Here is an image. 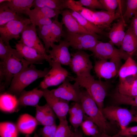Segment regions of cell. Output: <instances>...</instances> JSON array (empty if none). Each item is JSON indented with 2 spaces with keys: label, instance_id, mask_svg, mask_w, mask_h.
Listing matches in <instances>:
<instances>
[{
  "label": "cell",
  "instance_id": "1",
  "mask_svg": "<svg viewBox=\"0 0 137 137\" xmlns=\"http://www.w3.org/2000/svg\"><path fill=\"white\" fill-rule=\"evenodd\" d=\"M82 89L81 88L80 103L84 113V120L89 119L92 121L98 126L101 133L109 135L117 134L118 131L114 126V125L106 118L89 93Z\"/></svg>",
  "mask_w": 137,
  "mask_h": 137
},
{
  "label": "cell",
  "instance_id": "2",
  "mask_svg": "<svg viewBox=\"0 0 137 137\" xmlns=\"http://www.w3.org/2000/svg\"><path fill=\"white\" fill-rule=\"evenodd\" d=\"M71 56L69 65L76 77L69 76V79L77 82L81 86L94 79L91 74L93 66L90 55L82 50H78Z\"/></svg>",
  "mask_w": 137,
  "mask_h": 137
},
{
  "label": "cell",
  "instance_id": "3",
  "mask_svg": "<svg viewBox=\"0 0 137 137\" xmlns=\"http://www.w3.org/2000/svg\"><path fill=\"white\" fill-rule=\"evenodd\" d=\"M49 70L46 68L43 70H38L33 64L26 67L13 77L8 89V92L19 96L25 88L37 79L44 78Z\"/></svg>",
  "mask_w": 137,
  "mask_h": 137
},
{
  "label": "cell",
  "instance_id": "4",
  "mask_svg": "<svg viewBox=\"0 0 137 137\" xmlns=\"http://www.w3.org/2000/svg\"><path fill=\"white\" fill-rule=\"evenodd\" d=\"M23 58L12 56L0 63V90L10 85L14 76L24 68L30 65Z\"/></svg>",
  "mask_w": 137,
  "mask_h": 137
},
{
  "label": "cell",
  "instance_id": "5",
  "mask_svg": "<svg viewBox=\"0 0 137 137\" xmlns=\"http://www.w3.org/2000/svg\"><path fill=\"white\" fill-rule=\"evenodd\" d=\"M91 51L99 60L110 59L119 65L122 59L126 60L130 56L120 48H115L110 42L105 43L99 41Z\"/></svg>",
  "mask_w": 137,
  "mask_h": 137
},
{
  "label": "cell",
  "instance_id": "6",
  "mask_svg": "<svg viewBox=\"0 0 137 137\" xmlns=\"http://www.w3.org/2000/svg\"><path fill=\"white\" fill-rule=\"evenodd\" d=\"M101 111L108 121L113 124L118 125L120 130L127 127L133 122L134 116L130 110L115 106L104 107Z\"/></svg>",
  "mask_w": 137,
  "mask_h": 137
},
{
  "label": "cell",
  "instance_id": "7",
  "mask_svg": "<svg viewBox=\"0 0 137 137\" xmlns=\"http://www.w3.org/2000/svg\"><path fill=\"white\" fill-rule=\"evenodd\" d=\"M17 42L35 49L39 53L45 56L50 65L51 60L38 35L36 26L31 24L27 26L21 33L20 40Z\"/></svg>",
  "mask_w": 137,
  "mask_h": 137
},
{
  "label": "cell",
  "instance_id": "8",
  "mask_svg": "<svg viewBox=\"0 0 137 137\" xmlns=\"http://www.w3.org/2000/svg\"><path fill=\"white\" fill-rule=\"evenodd\" d=\"M64 40L70 46L78 50H88L91 51L99 41L97 35L85 33H72L67 32Z\"/></svg>",
  "mask_w": 137,
  "mask_h": 137
},
{
  "label": "cell",
  "instance_id": "9",
  "mask_svg": "<svg viewBox=\"0 0 137 137\" xmlns=\"http://www.w3.org/2000/svg\"><path fill=\"white\" fill-rule=\"evenodd\" d=\"M68 79L57 88L50 90V93L56 97L68 101L80 102L81 88L76 82L71 84Z\"/></svg>",
  "mask_w": 137,
  "mask_h": 137
},
{
  "label": "cell",
  "instance_id": "10",
  "mask_svg": "<svg viewBox=\"0 0 137 137\" xmlns=\"http://www.w3.org/2000/svg\"><path fill=\"white\" fill-rule=\"evenodd\" d=\"M51 68L40 83L41 89L57 85L63 83L69 77V73L59 62L51 60Z\"/></svg>",
  "mask_w": 137,
  "mask_h": 137
},
{
  "label": "cell",
  "instance_id": "11",
  "mask_svg": "<svg viewBox=\"0 0 137 137\" xmlns=\"http://www.w3.org/2000/svg\"><path fill=\"white\" fill-rule=\"evenodd\" d=\"M31 24L29 19L26 18L21 21H10L0 26V39L4 42H9L12 39L18 40L25 27Z\"/></svg>",
  "mask_w": 137,
  "mask_h": 137
},
{
  "label": "cell",
  "instance_id": "12",
  "mask_svg": "<svg viewBox=\"0 0 137 137\" xmlns=\"http://www.w3.org/2000/svg\"><path fill=\"white\" fill-rule=\"evenodd\" d=\"M47 104L53 111L59 120L66 119L70 108L69 101L56 97L47 89H41Z\"/></svg>",
  "mask_w": 137,
  "mask_h": 137
},
{
  "label": "cell",
  "instance_id": "13",
  "mask_svg": "<svg viewBox=\"0 0 137 137\" xmlns=\"http://www.w3.org/2000/svg\"><path fill=\"white\" fill-rule=\"evenodd\" d=\"M88 92L101 111L104 108V101L107 95V86L101 80L95 79L83 88Z\"/></svg>",
  "mask_w": 137,
  "mask_h": 137
},
{
  "label": "cell",
  "instance_id": "14",
  "mask_svg": "<svg viewBox=\"0 0 137 137\" xmlns=\"http://www.w3.org/2000/svg\"><path fill=\"white\" fill-rule=\"evenodd\" d=\"M68 43L65 40H61L59 44L56 45L54 43L51 47L52 49L47 52L51 60L58 62L61 65H69L71 59L68 47Z\"/></svg>",
  "mask_w": 137,
  "mask_h": 137
},
{
  "label": "cell",
  "instance_id": "15",
  "mask_svg": "<svg viewBox=\"0 0 137 137\" xmlns=\"http://www.w3.org/2000/svg\"><path fill=\"white\" fill-rule=\"evenodd\" d=\"M120 66L112 61L99 60L95 62L94 70L99 78L109 79L114 77L118 74Z\"/></svg>",
  "mask_w": 137,
  "mask_h": 137
},
{
  "label": "cell",
  "instance_id": "16",
  "mask_svg": "<svg viewBox=\"0 0 137 137\" xmlns=\"http://www.w3.org/2000/svg\"><path fill=\"white\" fill-rule=\"evenodd\" d=\"M15 47L23 58L30 64H41L44 60L48 61L45 56L39 53L35 49L22 43H15Z\"/></svg>",
  "mask_w": 137,
  "mask_h": 137
},
{
  "label": "cell",
  "instance_id": "17",
  "mask_svg": "<svg viewBox=\"0 0 137 137\" xmlns=\"http://www.w3.org/2000/svg\"><path fill=\"white\" fill-rule=\"evenodd\" d=\"M122 16L118 12L112 13L107 11H94L93 14L94 24L101 29L109 28L113 21Z\"/></svg>",
  "mask_w": 137,
  "mask_h": 137
},
{
  "label": "cell",
  "instance_id": "18",
  "mask_svg": "<svg viewBox=\"0 0 137 137\" xmlns=\"http://www.w3.org/2000/svg\"><path fill=\"white\" fill-rule=\"evenodd\" d=\"M61 14L62 16V21L66 28L67 32L72 33H82L97 35L88 31L83 27L73 16L70 10L64 9L62 11Z\"/></svg>",
  "mask_w": 137,
  "mask_h": 137
},
{
  "label": "cell",
  "instance_id": "19",
  "mask_svg": "<svg viewBox=\"0 0 137 137\" xmlns=\"http://www.w3.org/2000/svg\"><path fill=\"white\" fill-rule=\"evenodd\" d=\"M43 96V92L41 89L36 88L28 91L23 90L21 93L18 100L20 106L35 107L38 105L41 98Z\"/></svg>",
  "mask_w": 137,
  "mask_h": 137
},
{
  "label": "cell",
  "instance_id": "20",
  "mask_svg": "<svg viewBox=\"0 0 137 137\" xmlns=\"http://www.w3.org/2000/svg\"><path fill=\"white\" fill-rule=\"evenodd\" d=\"M123 16L112 25L108 36L110 39V42L118 47L121 46L125 33V27L126 25Z\"/></svg>",
  "mask_w": 137,
  "mask_h": 137
},
{
  "label": "cell",
  "instance_id": "21",
  "mask_svg": "<svg viewBox=\"0 0 137 137\" xmlns=\"http://www.w3.org/2000/svg\"><path fill=\"white\" fill-rule=\"evenodd\" d=\"M38 125L35 117L25 113L20 116L16 126L19 131L26 135H30L33 132Z\"/></svg>",
  "mask_w": 137,
  "mask_h": 137
},
{
  "label": "cell",
  "instance_id": "22",
  "mask_svg": "<svg viewBox=\"0 0 137 137\" xmlns=\"http://www.w3.org/2000/svg\"><path fill=\"white\" fill-rule=\"evenodd\" d=\"M119 81L116 90L119 94L133 98L137 96V77L131 76Z\"/></svg>",
  "mask_w": 137,
  "mask_h": 137
},
{
  "label": "cell",
  "instance_id": "23",
  "mask_svg": "<svg viewBox=\"0 0 137 137\" xmlns=\"http://www.w3.org/2000/svg\"><path fill=\"white\" fill-rule=\"evenodd\" d=\"M16 96L9 93L2 94L0 96V110L4 112L12 113L16 111L19 106Z\"/></svg>",
  "mask_w": 137,
  "mask_h": 137
},
{
  "label": "cell",
  "instance_id": "24",
  "mask_svg": "<svg viewBox=\"0 0 137 137\" xmlns=\"http://www.w3.org/2000/svg\"><path fill=\"white\" fill-rule=\"evenodd\" d=\"M68 113L70 115L69 122L74 131H77L84 120V113L81 103L75 102L70 108Z\"/></svg>",
  "mask_w": 137,
  "mask_h": 137
},
{
  "label": "cell",
  "instance_id": "25",
  "mask_svg": "<svg viewBox=\"0 0 137 137\" xmlns=\"http://www.w3.org/2000/svg\"><path fill=\"white\" fill-rule=\"evenodd\" d=\"M120 49L131 56L137 50V37L130 26L126 31Z\"/></svg>",
  "mask_w": 137,
  "mask_h": 137
},
{
  "label": "cell",
  "instance_id": "26",
  "mask_svg": "<svg viewBox=\"0 0 137 137\" xmlns=\"http://www.w3.org/2000/svg\"><path fill=\"white\" fill-rule=\"evenodd\" d=\"M118 74L119 81L131 76L137 77V64L132 56L128 57L120 67Z\"/></svg>",
  "mask_w": 137,
  "mask_h": 137
},
{
  "label": "cell",
  "instance_id": "27",
  "mask_svg": "<svg viewBox=\"0 0 137 137\" xmlns=\"http://www.w3.org/2000/svg\"><path fill=\"white\" fill-rule=\"evenodd\" d=\"M34 1V0H9L5 2L9 8L13 12L20 15H26V12L30 9Z\"/></svg>",
  "mask_w": 137,
  "mask_h": 137
},
{
  "label": "cell",
  "instance_id": "28",
  "mask_svg": "<svg viewBox=\"0 0 137 137\" xmlns=\"http://www.w3.org/2000/svg\"><path fill=\"white\" fill-rule=\"evenodd\" d=\"M26 18L10 10L5 2L0 4V26L12 20L21 21Z\"/></svg>",
  "mask_w": 137,
  "mask_h": 137
},
{
  "label": "cell",
  "instance_id": "29",
  "mask_svg": "<svg viewBox=\"0 0 137 137\" xmlns=\"http://www.w3.org/2000/svg\"><path fill=\"white\" fill-rule=\"evenodd\" d=\"M68 0H34L32 7H47L62 11L68 8Z\"/></svg>",
  "mask_w": 137,
  "mask_h": 137
},
{
  "label": "cell",
  "instance_id": "30",
  "mask_svg": "<svg viewBox=\"0 0 137 137\" xmlns=\"http://www.w3.org/2000/svg\"><path fill=\"white\" fill-rule=\"evenodd\" d=\"M70 11L80 25L88 31L96 34L108 35L102 29L84 18L79 13L71 10Z\"/></svg>",
  "mask_w": 137,
  "mask_h": 137
},
{
  "label": "cell",
  "instance_id": "31",
  "mask_svg": "<svg viewBox=\"0 0 137 137\" xmlns=\"http://www.w3.org/2000/svg\"><path fill=\"white\" fill-rule=\"evenodd\" d=\"M31 24L39 27L44 25H49L53 22L51 20L44 16L35 8L26 12Z\"/></svg>",
  "mask_w": 137,
  "mask_h": 137
},
{
  "label": "cell",
  "instance_id": "32",
  "mask_svg": "<svg viewBox=\"0 0 137 137\" xmlns=\"http://www.w3.org/2000/svg\"><path fill=\"white\" fill-rule=\"evenodd\" d=\"M12 56L20 58H23L16 49L11 47L9 42H4L0 39V58L1 61H5Z\"/></svg>",
  "mask_w": 137,
  "mask_h": 137
},
{
  "label": "cell",
  "instance_id": "33",
  "mask_svg": "<svg viewBox=\"0 0 137 137\" xmlns=\"http://www.w3.org/2000/svg\"><path fill=\"white\" fill-rule=\"evenodd\" d=\"M68 8L79 13L89 21L94 24L93 18L94 11L75 4L74 0H68Z\"/></svg>",
  "mask_w": 137,
  "mask_h": 137
},
{
  "label": "cell",
  "instance_id": "34",
  "mask_svg": "<svg viewBox=\"0 0 137 137\" xmlns=\"http://www.w3.org/2000/svg\"><path fill=\"white\" fill-rule=\"evenodd\" d=\"M50 24L38 27L37 30L38 35L43 42L47 52L49 50L51 45L54 44L50 33Z\"/></svg>",
  "mask_w": 137,
  "mask_h": 137
},
{
  "label": "cell",
  "instance_id": "35",
  "mask_svg": "<svg viewBox=\"0 0 137 137\" xmlns=\"http://www.w3.org/2000/svg\"><path fill=\"white\" fill-rule=\"evenodd\" d=\"M18 131L16 126L12 123L9 122L0 123L1 137H18Z\"/></svg>",
  "mask_w": 137,
  "mask_h": 137
},
{
  "label": "cell",
  "instance_id": "36",
  "mask_svg": "<svg viewBox=\"0 0 137 137\" xmlns=\"http://www.w3.org/2000/svg\"><path fill=\"white\" fill-rule=\"evenodd\" d=\"M63 24L62 21L61 22L58 21V18L55 19L50 24V34L53 43L59 42L61 40V39L63 34Z\"/></svg>",
  "mask_w": 137,
  "mask_h": 137
},
{
  "label": "cell",
  "instance_id": "37",
  "mask_svg": "<svg viewBox=\"0 0 137 137\" xmlns=\"http://www.w3.org/2000/svg\"><path fill=\"white\" fill-rule=\"evenodd\" d=\"M80 127L83 133L88 136L93 137L100 132L98 126L90 119L84 120Z\"/></svg>",
  "mask_w": 137,
  "mask_h": 137
},
{
  "label": "cell",
  "instance_id": "38",
  "mask_svg": "<svg viewBox=\"0 0 137 137\" xmlns=\"http://www.w3.org/2000/svg\"><path fill=\"white\" fill-rule=\"evenodd\" d=\"M55 137H71L72 131L68 126L66 119L59 120Z\"/></svg>",
  "mask_w": 137,
  "mask_h": 137
},
{
  "label": "cell",
  "instance_id": "39",
  "mask_svg": "<svg viewBox=\"0 0 137 137\" xmlns=\"http://www.w3.org/2000/svg\"><path fill=\"white\" fill-rule=\"evenodd\" d=\"M137 14V0H128L126 2V9L123 15L125 20L132 18Z\"/></svg>",
  "mask_w": 137,
  "mask_h": 137
},
{
  "label": "cell",
  "instance_id": "40",
  "mask_svg": "<svg viewBox=\"0 0 137 137\" xmlns=\"http://www.w3.org/2000/svg\"><path fill=\"white\" fill-rule=\"evenodd\" d=\"M35 107L36 112L35 117L38 125H41L46 115L49 106L46 103L42 106L38 105Z\"/></svg>",
  "mask_w": 137,
  "mask_h": 137
},
{
  "label": "cell",
  "instance_id": "41",
  "mask_svg": "<svg viewBox=\"0 0 137 137\" xmlns=\"http://www.w3.org/2000/svg\"><path fill=\"white\" fill-rule=\"evenodd\" d=\"M99 1L104 9L112 13L115 12L116 9L122 1L117 0H99Z\"/></svg>",
  "mask_w": 137,
  "mask_h": 137
},
{
  "label": "cell",
  "instance_id": "42",
  "mask_svg": "<svg viewBox=\"0 0 137 137\" xmlns=\"http://www.w3.org/2000/svg\"><path fill=\"white\" fill-rule=\"evenodd\" d=\"M75 4L80 6H85L93 9H104L99 0H80L74 1Z\"/></svg>",
  "mask_w": 137,
  "mask_h": 137
},
{
  "label": "cell",
  "instance_id": "43",
  "mask_svg": "<svg viewBox=\"0 0 137 137\" xmlns=\"http://www.w3.org/2000/svg\"><path fill=\"white\" fill-rule=\"evenodd\" d=\"M35 8L44 16L50 19L52 18L54 19L58 18L59 15L61 14L62 11L47 7H37Z\"/></svg>",
  "mask_w": 137,
  "mask_h": 137
},
{
  "label": "cell",
  "instance_id": "44",
  "mask_svg": "<svg viewBox=\"0 0 137 137\" xmlns=\"http://www.w3.org/2000/svg\"><path fill=\"white\" fill-rule=\"evenodd\" d=\"M57 126L56 123L51 125L44 126L40 130L42 137H55Z\"/></svg>",
  "mask_w": 137,
  "mask_h": 137
},
{
  "label": "cell",
  "instance_id": "45",
  "mask_svg": "<svg viewBox=\"0 0 137 137\" xmlns=\"http://www.w3.org/2000/svg\"><path fill=\"white\" fill-rule=\"evenodd\" d=\"M57 117L55 113L49 107L46 115L41 125L45 126L53 125L56 123Z\"/></svg>",
  "mask_w": 137,
  "mask_h": 137
},
{
  "label": "cell",
  "instance_id": "46",
  "mask_svg": "<svg viewBox=\"0 0 137 137\" xmlns=\"http://www.w3.org/2000/svg\"><path fill=\"white\" fill-rule=\"evenodd\" d=\"M117 134L125 137L137 136V126L127 127L124 129L120 130Z\"/></svg>",
  "mask_w": 137,
  "mask_h": 137
},
{
  "label": "cell",
  "instance_id": "47",
  "mask_svg": "<svg viewBox=\"0 0 137 137\" xmlns=\"http://www.w3.org/2000/svg\"><path fill=\"white\" fill-rule=\"evenodd\" d=\"M130 26L137 37V14L132 18Z\"/></svg>",
  "mask_w": 137,
  "mask_h": 137
},
{
  "label": "cell",
  "instance_id": "48",
  "mask_svg": "<svg viewBox=\"0 0 137 137\" xmlns=\"http://www.w3.org/2000/svg\"><path fill=\"white\" fill-rule=\"evenodd\" d=\"M93 137H126L116 134L113 135H109L105 133L100 132L99 134Z\"/></svg>",
  "mask_w": 137,
  "mask_h": 137
},
{
  "label": "cell",
  "instance_id": "49",
  "mask_svg": "<svg viewBox=\"0 0 137 137\" xmlns=\"http://www.w3.org/2000/svg\"><path fill=\"white\" fill-rule=\"evenodd\" d=\"M83 133L80 130L72 132L71 137H83Z\"/></svg>",
  "mask_w": 137,
  "mask_h": 137
},
{
  "label": "cell",
  "instance_id": "50",
  "mask_svg": "<svg viewBox=\"0 0 137 137\" xmlns=\"http://www.w3.org/2000/svg\"><path fill=\"white\" fill-rule=\"evenodd\" d=\"M131 106L137 107V96L132 98Z\"/></svg>",
  "mask_w": 137,
  "mask_h": 137
},
{
  "label": "cell",
  "instance_id": "51",
  "mask_svg": "<svg viewBox=\"0 0 137 137\" xmlns=\"http://www.w3.org/2000/svg\"><path fill=\"white\" fill-rule=\"evenodd\" d=\"M25 137H40L35 132L33 136H31L30 135H26Z\"/></svg>",
  "mask_w": 137,
  "mask_h": 137
},
{
  "label": "cell",
  "instance_id": "52",
  "mask_svg": "<svg viewBox=\"0 0 137 137\" xmlns=\"http://www.w3.org/2000/svg\"><path fill=\"white\" fill-rule=\"evenodd\" d=\"M133 122H135L137 123V114L136 115L134 116Z\"/></svg>",
  "mask_w": 137,
  "mask_h": 137
},
{
  "label": "cell",
  "instance_id": "53",
  "mask_svg": "<svg viewBox=\"0 0 137 137\" xmlns=\"http://www.w3.org/2000/svg\"><path fill=\"white\" fill-rule=\"evenodd\" d=\"M126 137H137V136H126Z\"/></svg>",
  "mask_w": 137,
  "mask_h": 137
}]
</instances>
